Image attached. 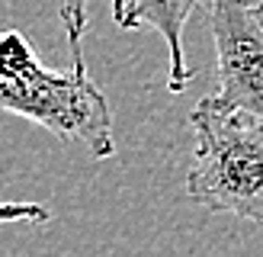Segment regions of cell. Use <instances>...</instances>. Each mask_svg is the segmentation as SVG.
<instances>
[{"label":"cell","instance_id":"1","mask_svg":"<svg viewBox=\"0 0 263 257\" xmlns=\"http://www.w3.org/2000/svg\"><path fill=\"white\" fill-rule=\"evenodd\" d=\"M196 154L186 196L212 212H231L263 225V119L244 109H221L202 97L190 113Z\"/></svg>","mask_w":263,"mask_h":257},{"label":"cell","instance_id":"2","mask_svg":"<svg viewBox=\"0 0 263 257\" xmlns=\"http://www.w3.org/2000/svg\"><path fill=\"white\" fill-rule=\"evenodd\" d=\"M0 109L16 113L58 138L77 141L97 161L116 154L109 103L87 77L84 61H74L71 71H48L39 61L32 68L0 74Z\"/></svg>","mask_w":263,"mask_h":257},{"label":"cell","instance_id":"3","mask_svg":"<svg viewBox=\"0 0 263 257\" xmlns=\"http://www.w3.org/2000/svg\"><path fill=\"white\" fill-rule=\"evenodd\" d=\"M218 55L221 109H244L263 119V20L251 0H205Z\"/></svg>","mask_w":263,"mask_h":257},{"label":"cell","instance_id":"4","mask_svg":"<svg viewBox=\"0 0 263 257\" xmlns=\"http://www.w3.org/2000/svg\"><path fill=\"white\" fill-rule=\"evenodd\" d=\"M199 0H112V20L119 29H148L161 32L170 51V71H167V87L180 94L193 81V68L183 55V29Z\"/></svg>","mask_w":263,"mask_h":257},{"label":"cell","instance_id":"5","mask_svg":"<svg viewBox=\"0 0 263 257\" xmlns=\"http://www.w3.org/2000/svg\"><path fill=\"white\" fill-rule=\"evenodd\" d=\"M61 23H64V29H68V39H71L74 61H84L81 39H84V29H87V0H61Z\"/></svg>","mask_w":263,"mask_h":257},{"label":"cell","instance_id":"6","mask_svg":"<svg viewBox=\"0 0 263 257\" xmlns=\"http://www.w3.org/2000/svg\"><path fill=\"white\" fill-rule=\"evenodd\" d=\"M51 212L42 203H0V225L7 222H48Z\"/></svg>","mask_w":263,"mask_h":257},{"label":"cell","instance_id":"7","mask_svg":"<svg viewBox=\"0 0 263 257\" xmlns=\"http://www.w3.org/2000/svg\"><path fill=\"white\" fill-rule=\"evenodd\" d=\"M251 4H254V10L260 13V20H263V0H251Z\"/></svg>","mask_w":263,"mask_h":257}]
</instances>
